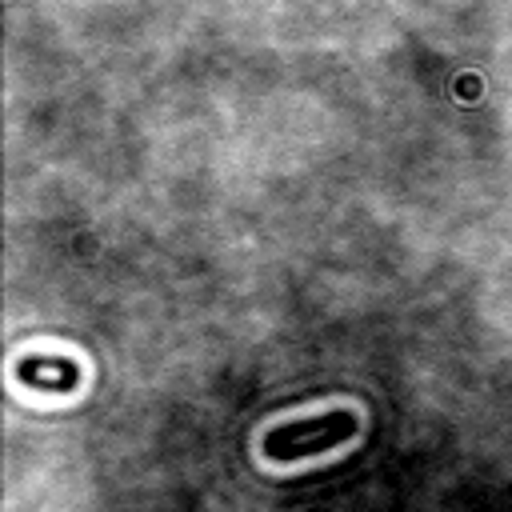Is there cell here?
Masks as SVG:
<instances>
[{"instance_id":"6da1fadb","label":"cell","mask_w":512,"mask_h":512,"mask_svg":"<svg viewBox=\"0 0 512 512\" xmlns=\"http://www.w3.org/2000/svg\"><path fill=\"white\" fill-rule=\"evenodd\" d=\"M356 432H360V420L352 412H324V416H308V420H292V424L272 428L260 448L268 460L292 464L304 456H320V452L352 440Z\"/></svg>"},{"instance_id":"7a4b0ae2","label":"cell","mask_w":512,"mask_h":512,"mask_svg":"<svg viewBox=\"0 0 512 512\" xmlns=\"http://www.w3.org/2000/svg\"><path fill=\"white\" fill-rule=\"evenodd\" d=\"M16 380L36 392H76L80 368L68 356H24L16 364Z\"/></svg>"}]
</instances>
